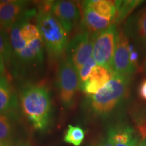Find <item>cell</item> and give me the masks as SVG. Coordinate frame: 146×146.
<instances>
[{
  "label": "cell",
  "mask_w": 146,
  "mask_h": 146,
  "mask_svg": "<svg viewBox=\"0 0 146 146\" xmlns=\"http://www.w3.org/2000/svg\"><path fill=\"white\" fill-rule=\"evenodd\" d=\"M115 146H138V138L133 129L124 127L122 129H112Z\"/></svg>",
  "instance_id": "2e32d148"
},
{
  "label": "cell",
  "mask_w": 146,
  "mask_h": 146,
  "mask_svg": "<svg viewBox=\"0 0 146 146\" xmlns=\"http://www.w3.org/2000/svg\"><path fill=\"white\" fill-rule=\"evenodd\" d=\"M85 131L79 126L68 125L64 137L66 143L74 146H80L85 139Z\"/></svg>",
  "instance_id": "ffe728a7"
},
{
  "label": "cell",
  "mask_w": 146,
  "mask_h": 146,
  "mask_svg": "<svg viewBox=\"0 0 146 146\" xmlns=\"http://www.w3.org/2000/svg\"><path fill=\"white\" fill-rule=\"evenodd\" d=\"M83 22L87 31L98 33L112 25L113 21L104 18L92 9L83 5Z\"/></svg>",
  "instance_id": "5bb4252c"
},
{
  "label": "cell",
  "mask_w": 146,
  "mask_h": 146,
  "mask_svg": "<svg viewBox=\"0 0 146 146\" xmlns=\"http://www.w3.org/2000/svg\"><path fill=\"white\" fill-rule=\"evenodd\" d=\"M23 113L36 130L45 131L50 123L52 104L49 91L44 86L27 85L20 97Z\"/></svg>",
  "instance_id": "6da1fadb"
},
{
  "label": "cell",
  "mask_w": 146,
  "mask_h": 146,
  "mask_svg": "<svg viewBox=\"0 0 146 146\" xmlns=\"http://www.w3.org/2000/svg\"><path fill=\"white\" fill-rule=\"evenodd\" d=\"M96 146H115L112 130H110L106 137H104Z\"/></svg>",
  "instance_id": "cb8c5ba5"
},
{
  "label": "cell",
  "mask_w": 146,
  "mask_h": 146,
  "mask_svg": "<svg viewBox=\"0 0 146 146\" xmlns=\"http://www.w3.org/2000/svg\"><path fill=\"white\" fill-rule=\"evenodd\" d=\"M95 33L85 31L76 34L68 42L66 50V60L78 71L91 58Z\"/></svg>",
  "instance_id": "8992f818"
},
{
  "label": "cell",
  "mask_w": 146,
  "mask_h": 146,
  "mask_svg": "<svg viewBox=\"0 0 146 146\" xmlns=\"http://www.w3.org/2000/svg\"><path fill=\"white\" fill-rule=\"evenodd\" d=\"M10 41L14 56H17L27 46V43L24 41L21 33V26L18 20L10 30Z\"/></svg>",
  "instance_id": "d6986e66"
},
{
  "label": "cell",
  "mask_w": 146,
  "mask_h": 146,
  "mask_svg": "<svg viewBox=\"0 0 146 146\" xmlns=\"http://www.w3.org/2000/svg\"><path fill=\"white\" fill-rule=\"evenodd\" d=\"M142 68H143V70L144 71V72H146V56H145V60H144V62H143V67H142Z\"/></svg>",
  "instance_id": "f1b7e54d"
},
{
  "label": "cell",
  "mask_w": 146,
  "mask_h": 146,
  "mask_svg": "<svg viewBox=\"0 0 146 146\" xmlns=\"http://www.w3.org/2000/svg\"><path fill=\"white\" fill-rule=\"evenodd\" d=\"M16 146H31L30 144L27 143H18Z\"/></svg>",
  "instance_id": "4dcf8cb0"
},
{
  "label": "cell",
  "mask_w": 146,
  "mask_h": 146,
  "mask_svg": "<svg viewBox=\"0 0 146 146\" xmlns=\"http://www.w3.org/2000/svg\"><path fill=\"white\" fill-rule=\"evenodd\" d=\"M114 75L113 71L104 66L98 65L94 67L86 81L81 85V90L89 96L96 94Z\"/></svg>",
  "instance_id": "9c48e42d"
},
{
  "label": "cell",
  "mask_w": 146,
  "mask_h": 146,
  "mask_svg": "<svg viewBox=\"0 0 146 146\" xmlns=\"http://www.w3.org/2000/svg\"><path fill=\"white\" fill-rule=\"evenodd\" d=\"M27 16H28V13L24 18H19L18 21H19L20 26H21L22 37L27 43H29V42L41 37V35H40V33L37 26L29 23L28 20H27L28 19Z\"/></svg>",
  "instance_id": "e0dca14e"
},
{
  "label": "cell",
  "mask_w": 146,
  "mask_h": 146,
  "mask_svg": "<svg viewBox=\"0 0 146 146\" xmlns=\"http://www.w3.org/2000/svg\"><path fill=\"white\" fill-rule=\"evenodd\" d=\"M18 102L10 81L4 75L0 76V114H8L18 108Z\"/></svg>",
  "instance_id": "4fadbf2b"
},
{
  "label": "cell",
  "mask_w": 146,
  "mask_h": 146,
  "mask_svg": "<svg viewBox=\"0 0 146 146\" xmlns=\"http://www.w3.org/2000/svg\"><path fill=\"white\" fill-rule=\"evenodd\" d=\"M139 94L142 99L146 100V79L141 82L139 88Z\"/></svg>",
  "instance_id": "d4e9b609"
},
{
  "label": "cell",
  "mask_w": 146,
  "mask_h": 146,
  "mask_svg": "<svg viewBox=\"0 0 146 146\" xmlns=\"http://www.w3.org/2000/svg\"><path fill=\"white\" fill-rule=\"evenodd\" d=\"M83 5L91 8L102 17L114 21L116 14V1L91 0L84 1Z\"/></svg>",
  "instance_id": "9a60e30c"
},
{
  "label": "cell",
  "mask_w": 146,
  "mask_h": 146,
  "mask_svg": "<svg viewBox=\"0 0 146 146\" xmlns=\"http://www.w3.org/2000/svg\"><path fill=\"white\" fill-rule=\"evenodd\" d=\"M129 84V78L114 74L103 88L88 98L87 106L91 112L100 116L112 113L125 98Z\"/></svg>",
  "instance_id": "3957f363"
},
{
  "label": "cell",
  "mask_w": 146,
  "mask_h": 146,
  "mask_svg": "<svg viewBox=\"0 0 146 146\" xmlns=\"http://www.w3.org/2000/svg\"><path fill=\"white\" fill-rule=\"evenodd\" d=\"M27 4L25 1H0V28L6 31L19 19Z\"/></svg>",
  "instance_id": "8fae6325"
},
{
  "label": "cell",
  "mask_w": 146,
  "mask_h": 146,
  "mask_svg": "<svg viewBox=\"0 0 146 146\" xmlns=\"http://www.w3.org/2000/svg\"><path fill=\"white\" fill-rule=\"evenodd\" d=\"M118 33L116 24L95 33L92 56L97 64L111 69Z\"/></svg>",
  "instance_id": "5b68a950"
},
{
  "label": "cell",
  "mask_w": 146,
  "mask_h": 146,
  "mask_svg": "<svg viewBox=\"0 0 146 146\" xmlns=\"http://www.w3.org/2000/svg\"><path fill=\"white\" fill-rule=\"evenodd\" d=\"M124 33L137 44L146 47V6L127 20Z\"/></svg>",
  "instance_id": "30bf717a"
},
{
  "label": "cell",
  "mask_w": 146,
  "mask_h": 146,
  "mask_svg": "<svg viewBox=\"0 0 146 146\" xmlns=\"http://www.w3.org/2000/svg\"><path fill=\"white\" fill-rule=\"evenodd\" d=\"M139 146H146V138L144 139L143 141L139 143Z\"/></svg>",
  "instance_id": "f546056e"
},
{
  "label": "cell",
  "mask_w": 146,
  "mask_h": 146,
  "mask_svg": "<svg viewBox=\"0 0 146 146\" xmlns=\"http://www.w3.org/2000/svg\"><path fill=\"white\" fill-rule=\"evenodd\" d=\"M0 146H12L11 145L10 143H8V142H5L3 141H1L0 140Z\"/></svg>",
  "instance_id": "83f0119b"
},
{
  "label": "cell",
  "mask_w": 146,
  "mask_h": 146,
  "mask_svg": "<svg viewBox=\"0 0 146 146\" xmlns=\"http://www.w3.org/2000/svg\"><path fill=\"white\" fill-rule=\"evenodd\" d=\"M143 1L139 0H130V1H116V14L114 22L116 23H120L125 19L131 14L135 8L140 5Z\"/></svg>",
  "instance_id": "ac0fdd59"
},
{
  "label": "cell",
  "mask_w": 146,
  "mask_h": 146,
  "mask_svg": "<svg viewBox=\"0 0 146 146\" xmlns=\"http://www.w3.org/2000/svg\"><path fill=\"white\" fill-rule=\"evenodd\" d=\"M56 84L62 105L65 108H72L81 88V81L78 71L66 59L62 60L58 66Z\"/></svg>",
  "instance_id": "277c9868"
},
{
  "label": "cell",
  "mask_w": 146,
  "mask_h": 146,
  "mask_svg": "<svg viewBox=\"0 0 146 146\" xmlns=\"http://www.w3.org/2000/svg\"><path fill=\"white\" fill-rule=\"evenodd\" d=\"M52 13L67 33H70L77 24L80 10L75 3L70 1H54Z\"/></svg>",
  "instance_id": "ba28073f"
},
{
  "label": "cell",
  "mask_w": 146,
  "mask_h": 146,
  "mask_svg": "<svg viewBox=\"0 0 146 146\" xmlns=\"http://www.w3.org/2000/svg\"><path fill=\"white\" fill-rule=\"evenodd\" d=\"M0 56H2L6 62H10L14 57L10 41V36L6 31L1 28H0Z\"/></svg>",
  "instance_id": "7402d4cb"
},
{
  "label": "cell",
  "mask_w": 146,
  "mask_h": 146,
  "mask_svg": "<svg viewBox=\"0 0 146 146\" xmlns=\"http://www.w3.org/2000/svg\"><path fill=\"white\" fill-rule=\"evenodd\" d=\"M129 45V39L125 33L120 31L111 69L114 74L130 78L136 72L137 66L133 64L130 60Z\"/></svg>",
  "instance_id": "52a82bcc"
},
{
  "label": "cell",
  "mask_w": 146,
  "mask_h": 146,
  "mask_svg": "<svg viewBox=\"0 0 146 146\" xmlns=\"http://www.w3.org/2000/svg\"><path fill=\"white\" fill-rule=\"evenodd\" d=\"M13 136V124L8 114H0V140L10 143Z\"/></svg>",
  "instance_id": "44dd1931"
},
{
  "label": "cell",
  "mask_w": 146,
  "mask_h": 146,
  "mask_svg": "<svg viewBox=\"0 0 146 146\" xmlns=\"http://www.w3.org/2000/svg\"><path fill=\"white\" fill-rule=\"evenodd\" d=\"M54 1L41 3L36 16V26L49 58L52 61L57 60L66 52L68 45L66 31L52 13Z\"/></svg>",
  "instance_id": "7a4b0ae2"
},
{
  "label": "cell",
  "mask_w": 146,
  "mask_h": 146,
  "mask_svg": "<svg viewBox=\"0 0 146 146\" xmlns=\"http://www.w3.org/2000/svg\"><path fill=\"white\" fill-rule=\"evenodd\" d=\"M5 72V60L1 56H0V76H3Z\"/></svg>",
  "instance_id": "4316f807"
},
{
  "label": "cell",
  "mask_w": 146,
  "mask_h": 146,
  "mask_svg": "<svg viewBox=\"0 0 146 146\" xmlns=\"http://www.w3.org/2000/svg\"><path fill=\"white\" fill-rule=\"evenodd\" d=\"M96 65L97 63L96 60L93 58H90L84 64L82 68L78 71V75H79L80 81H81V87L87 81L90 75L91 70Z\"/></svg>",
  "instance_id": "603a6c76"
},
{
  "label": "cell",
  "mask_w": 146,
  "mask_h": 146,
  "mask_svg": "<svg viewBox=\"0 0 146 146\" xmlns=\"http://www.w3.org/2000/svg\"><path fill=\"white\" fill-rule=\"evenodd\" d=\"M139 58V53L137 51L134 50L130 53V60L131 63L136 66H137V60Z\"/></svg>",
  "instance_id": "484cf974"
},
{
  "label": "cell",
  "mask_w": 146,
  "mask_h": 146,
  "mask_svg": "<svg viewBox=\"0 0 146 146\" xmlns=\"http://www.w3.org/2000/svg\"><path fill=\"white\" fill-rule=\"evenodd\" d=\"M44 44L41 37L27 43V46L15 56L20 65L34 66L41 64L44 58Z\"/></svg>",
  "instance_id": "7c38bea8"
}]
</instances>
